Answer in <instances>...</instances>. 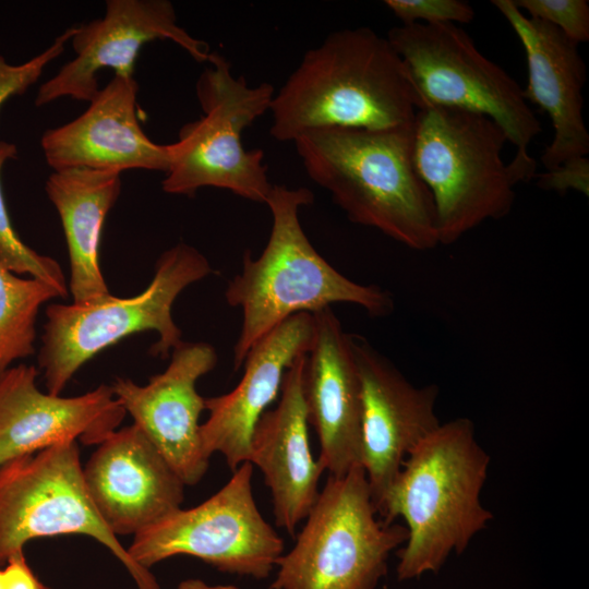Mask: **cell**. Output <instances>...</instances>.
<instances>
[{
    "instance_id": "6da1fadb",
    "label": "cell",
    "mask_w": 589,
    "mask_h": 589,
    "mask_svg": "<svg viewBox=\"0 0 589 589\" xmlns=\"http://www.w3.org/2000/svg\"><path fill=\"white\" fill-rule=\"evenodd\" d=\"M417 110L388 39L370 27L344 28L308 50L275 92L269 132L277 141L293 142L315 129L408 128Z\"/></svg>"
},
{
    "instance_id": "7a4b0ae2",
    "label": "cell",
    "mask_w": 589,
    "mask_h": 589,
    "mask_svg": "<svg viewBox=\"0 0 589 589\" xmlns=\"http://www.w3.org/2000/svg\"><path fill=\"white\" fill-rule=\"evenodd\" d=\"M489 465L468 418L441 424L407 456L378 510L385 525L406 522L398 580L438 572L486 527L493 516L480 495Z\"/></svg>"
},
{
    "instance_id": "3957f363",
    "label": "cell",
    "mask_w": 589,
    "mask_h": 589,
    "mask_svg": "<svg viewBox=\"0 0 589 589\" xmlns=\"http://www.w3.org/2000/svg\"><path fill=\"white\" fill-rule=\"evenodd\" d=\"M412 125L389 130L325 128L292 143L305 172L354 224L404 245H438L432 195L412 156Z\"/></svg>"
},
{
    "instance_id": "277c9868",
    "label": "cell",
    "mask_w": 589,
    "mask_h": 589,
    "mask_svg": "<svg viewBox=\"0 0 589 589\" xmlns=\"http://www.w3.org/2000/svg\"><path fill=\"white\" fill-rule=\"evenodd\" d=\"M313 199L304 187L280 184H273L266 197L273 218L267 243L256 259L250 251L244 253L241 272L225 291L227 303L242 311L233 347L235 371L242 368L260 339L294 314H312L333 303H352L375 317L394 310L388 292L375 285L352 281L314 249L299 219L300 208Z\"/></svg>"
},
{
    "instance_id": "5b68a950",
    "label": "cell",
    "mask_w": 589,
    "mask_h": 589,
    "mask_svg": "<svg viewBox=\"0 0 589 589\" xmlns=\"http://www.w3.org/2000/svg\"><path fill=\"white\" fill-rule=\"evenodd\" d=\"M412 139L416 170L434 203L438 244H453L483 221L508 215L517 182L502 158L508 139L491 118L421 108Z\"/></svg>"
},
{
    "instance_id": "8992f818",
    "label": "cell",
    "mask_w": 589,
    "mask_h": 589,
    "mask_svg": "<svg viewBox=\"0 0 589 589\" xmlns=\"http://www.w3.org/2000/svg\"><path fill=\"white\" fill-rule=\"evenodd\" d=\"M399 56L418 109L449 107L491 118L516 147L508 164L517 183L534 179L537 163L528 154L542 128L524 89L484 57L456 24H401L386 37Z\"/></svg>"
},
{
    "instance_id": "52a82bcc",
    "label": "cell",
    "mask_w": 589,
    "mask_h": 589,
    "mask_svg": "<svg viewBox=\"0 0 589 589\" xmlns=\"http://www.w3.org/2000/svg\"><path fill=\"white\" fill-rule=\"evenodd\" d=\"M211 273L207 259L180 242L159 256L152 281L140 294L48 305L38 354L47 392L60 395L83 364L134 333L155 330L158 340L151 353L166 359L182 344V333L172 317L177 297Z\"/></svg>"
},
{
    "instance_id": "ba28073f",
    "label": "cell",
    "mask_w": 589,
    "mask_h": 589,
    "mask_svg": "<svg viewBox=\"0 0 589 589\" xmlns=\"http://www.w3.org/2000/svg\"><path fill=\"white\" fill-rule=\"evenodd\" d=\"M376 514L362 466L328 476L294 545L277 558L269 589H375L408 538L405 526Z\"/></svg>"
},
{
    "instance_id": "9c48e42d",
    "label": "cell",
    "mask_w": 589,
    "mask_h": 589,
    "mask_svg": "<svg viewBox=\"0 0 589 589\" xmlns=\"http://www.w3.org/2000/svg\"><path fill=\"white\" fill-rule=\"evenodd\" d=\"M209 65L196 82L203 116L184 124L178 141L168 144L169 169L161 182L164 192L194 196L206 187L228 190L265 203L272 190L262 149H245L242 133L269 111L275 94L269 83L249 86L235 76L230 63L213 52Z\"/></svg>"
},
{
    "instance_id": "30bf717a",
    "label": "cell",
    "mask_w": 589,
    "mask_h": 589,
    "mask_svg": "<svg viewBox=\"0 0 589 589\" xmlns=\"http://www.w3.org/2000/svg\"><path fill=\"white\" fill-rule=\"evenodd\" d=\"M84 534L105 545L137 589H160L108 529L86 490L76 441L56 444L0 466V566L34 539Z\"/></svg>"
},
{
    "instance_id": "8fae6325",
    "label": "cell",
    "mask_w": 589,
    "mask_h": 589,
    "mask_svg": "<svg viewBox=\"0 0 589 589\" xmlns=\"http://www.w3.org/2000/svg\"><path fill=\"white\" fill-rule=\"evenodd\" d=\"M252 476L253 465L241 464L209 498L136 533L128 553L147 569L166 558L190 555L223 573L268 577L284 541L256 506Z\"/></svg>"
},
{
    "instance_id": "7c38bea8",
    "label": "cell",
    "mask_w": 589,
    "mask_h": 589,
    "mask_svg": "<svg viewBox=\"0 0 589 589\" xmlns=\"http://www.w3.org/2000/svg\"><path fill=\"white\" fill-rule=\"evenodd\" d=\"M349 335L361 385L362 467L378 514L407 456L441 425L438 387L414 386L363 336Z\"/></svg>"
},
{
    "instance_id": "4fadbf2b",
    "label": "cell",
    "mask_w": 589,
    "mask_h": 589,
    "mask_svg": "<svg viewBox=\"0 0 589 589\" xmlns=\"http://www.w3.org/2000/svg\"><path fill=\"white\" fill-rule=\"evenodd\" d=\"M171 40L197 62H209L208 45L178 24L167 0H109L103 19L75 27L71 44L75 58L38 89L35 104L62 97L91 103L99 92L97 74L110 68L116 76L133 77L141 48L153 40Z\"/></svg>"
},
{
    "instance_id": "5bb4252c",
    "label": "cell",
    "mask_w": 589,
    "mask_h": 589,
    "mask_svg": "<svg viewBox=\"0 0 589 589\" xmlns=\"http://www.w3.org/2000/svg\"><path fill=\"white\" fill-rule=\"evenodd\" d=\"M217 352L207 342L182 341L171 351L167 369L144 386L116 378L115 397L142 429L185 485L196 484L208 469L199 419L205 398L196 390L200 377L217 364Z\"/></svg>"
},
{
    "instance_id": "9a60e30c",
    "label": "cell",
    "mask_w": 589,
    "mask_h": 589,
    "mask_svg": "<svg viewBox=\"0 0 589 589\" xmlns=\"http://www.w3.org/2000/svg\"><path fill=\"white\" fill-rule=\"evenodd\" d=\"M83 477L101 520L117 537L147 529L181 508L184 482L135 423L98 444Z\"/></svg>"
},
{
    "instance_id": "2e32d148",
    "label": "cell",
    "mask_w": 589,
    "mask_h": 589,
    "mask_svg": "<svg viewBox=\"0 0 589 589\" xmlns=\"http://www.w3.org/2000/svg\"><path fill=\"white\" fill-rule=\"evenodd\" d=\"M34 365L0 373V466L56 444H99L122 422L125 410L111 386L76 397L40 392Z\"/></svg>"
},
{
    "instance_id": "e0dca14e",
    "label": "cell",
    "mask_w": 589,
    "mask_h": 589,
    "mask_svg": "<svg viewBox=\"0 0 589 589\" xmlns=\"http://www.w3.org/2000/svg\"><path fill=\"white\" fill-rule=\"evenodd\" d=\"M134 77L116 76L74 120L47 130L40 141L53 171L85 168L113 171L141 169L167 172L168 144L153 142L137 116Z\"/></svg>"
},
{
    "instance_id": "ac0fdd59",
    "label": "cell",
    "mask_w": 589,
    "mask_h": 589,
    "mask_svg": "<svg viewBox=\"0 0 589 589\" xmlns=\"http://www.w3.org/2000/svg\"><path fill=\"white\" fill-rule=\"evenodd\" d=\"M313 314L314 336L303 371V397L317 435V462L340 477L362 466L361 385L350 335L332 308Z\"/></svg>"
},
{
    "instance_id": "d6986e66",
    "label": "cell",
    "mask_w": 589,
    "mask_h": 589,
    "mask_svg": "<svg viewBox=\"0 0 589 589\" xmlns=\"http://www.w3.org/2000/svg\"><path fill=\"white\" fill-rule=\"evenodd\" d=\"M521 43L528 67L527 101L545 111L554 136L541 156L545 170L587 156L589 132L582 117L586 64L578 44L553 25L525 15L513 0H492Z\"/></svg>"
},
{
    "instance_id": "ffe728a7",
    "label": "cell",
    "mask_w": 589,
    "mask_h": 589,
    "mask_svg": "<svg viewBox=\"0 0 589 589\" xmlns=\"http://www.w3.org/2000/svg\"><path fill=\"white\" fill-rule=\"evenodd\" d=\"M314 336L311 313L281 322L248 352L239 384L229 393L205 398L208 419L201 424L204 453L224 456L233 472L249 461L253 430L280 392L284 375L297 357L306 353Z\"/></svg>"
},
{
    "instance_id": "44dd1931",
    "label": "cell",
    "mask_w": 589,
    "mask_h": 589,
    "mask_svg": "<svg viewBox=\"0 0 589 589\" xmlns=\"http://www.w3.org/2000/svg\"><path fill=\"white\" fill-rule=\"evenodd\" d=\"M306 353L286 371L278 405L262 414L250 441L249 461L260 468L271 491L275 524L290 536L315 504L324 471L309 443L303 397Z\"/></svg>"
},
{
    "instance_id": "7402d4cb",
    "label": "cell",
    "mask_w": 589,
    "mask_h": 589,
    "mask_svg": "<svg viewBox=\"0 0 589 589\" xmlns=\"http://www.w3.org/2000/svg\"><path fill=\"white\" fill-rule=\"evenodd\" d=\"M118 172L85 168L53 171L46 193L63 227L70 257L73 303L85 304L110 296L99 265L101 230L121 191Z\"/></svg>"
},
{
    "instance_id": "603a6c76",
    "label": "cell",
    "mask_w": 589,
    "mask_h": 589,
    "mask_svg": "<svg viewBox=\"0 0 589 589\" xmlns=\"http://www.w3.org/2000/svg\"><path fill=\"white\" fill-rule=\"evenodd\" d=\"M60 297L49 284L21 278L0 265V373L35 352V323L40 306Z\"/></svg>"
},
{
    "instance_id": "cb8c5ba5",
    "label": "cell",
    "mask_w": 589,
    "mask_h": 589,
    "mask_svg": "<svg viewBox=\"0 0 589 589\" xmlns=\"http://www.w3.org/2000/svg\"><path fill=\"white\" fill-rule=\"evenodd\" d=\"M14 144L0 141V265L19 274H29L51 285L61 298L68 296L63 272L57 261L27 247L15 232L1 189V170L8 159L16 156Z\"/></svg>"
},
{
    "instance_id": "d4e9b609",
    "label": "cell",
    "mask_w": 589,
    "mask_h": 589,
    "mask_svg": "<svg viewBox=\"0 0 589 589\" xmlns=\"http://www.w3.org/2000/svg\"><path fill=\"white\" fill-rule=\"evenodd\" d=\"M529 17L546 22L576 44L589 40L587 0H513Z\"/></svg>"
},
{
    "instance_id": "484cf974",
    "label": "cell",
    "mask_w": 589,
    "mask_h": 589,
    "mask_svg": "<svg viewBox=\"0 0 589 589\" xmlns=\"http://www.w3.org/2000/svg\"><path fill=\"white\" fill-rule=\"evenodd\" d=\"M384 4L401 24H468L474 19L473 8L461 0H386Z\"/></svg>"
},
{
    "instance_id": "4316f807",
    "label": "cell",
    "mask_w": 589,
    "mask_h": 589,
    "mask_svg": "<svg viewBox=\"0 0 589 589\" xmlns=\"http://www.w3.org/2000/svg\"><path fill=\"white\" fill-rule=\"evenodd\" d=\"M74 32L75 27L67 29L41 53L19 65L8 63L0 55V108L10 97L23 94L37 82L46 65L63 52Z\"/></svg>"
},
{
    "instance_id": "83f0119b",
    "label": "cell",
    "mask_w": 589,
    "mask_h": 589,
    "mask_svg": "<svg viewBox=\"0 0 589 589\" xmlns=\"http://www.w3.org/2000/svg\"><path fill=\"white\" fill-rule=\"evenodd\" d=\"M540 189L561 194L569 190L589 195V159L587 156L577 157L563 163L556 168L536 173Z\"/></svg>"
},
{
    "instance_id": "f1b7e54d",
    "label": "cell",
    "mask_w": 589,
    "mask_h": 589,
    "mask_svg": "<svg viewBox=\"0 0 589 589\" xmlns=\"http://www.w3.org/2000/svg\"><path fill=\"white\" fill-rule=\"evenodd\" d=\"M4 566L7 589H49L35 576L23 551L12 555Z\"/></svg>"
},
{
    "instance_id": "f546056e",
    "label": "cell",
    "mask_w": 589,
    "mask_h": 589,
    "mask_svg": "<svg viewBox=\"0 0 589 589\" xmlns=\"http://www.w3.org/2000/svg\"><path fill=\"white\" fill-rule=\"evenodd\" d=\"M177 589H240L233 585H208L201 579H187Z\"/></svg>"
},
{
    "instance_id": "4dcf8cb0",
    "label": "cell",
    "mask_w": 589,
    "mask_h": 589,
    "mask_svg": "<svg viewBox=\"0 0 589 589\" xmlns=\"http://www.w3.org/2000/svg\"><path fill=\"white\" fill-rule=\"evenodd\" d=\"M0 566V589H7L4 570Z\"/></svg>"
}]
</instances>
